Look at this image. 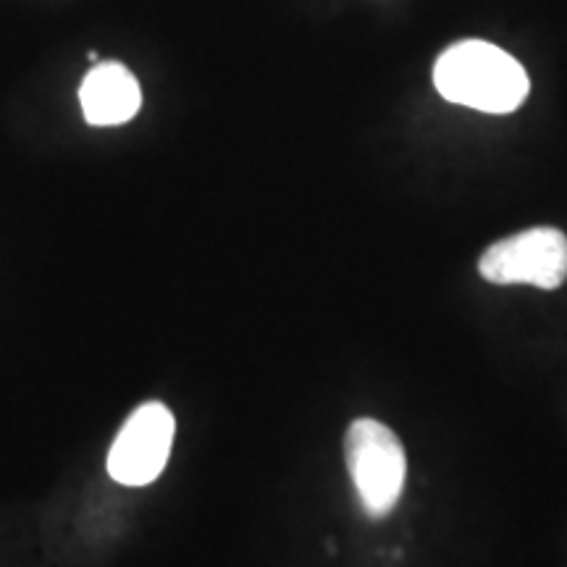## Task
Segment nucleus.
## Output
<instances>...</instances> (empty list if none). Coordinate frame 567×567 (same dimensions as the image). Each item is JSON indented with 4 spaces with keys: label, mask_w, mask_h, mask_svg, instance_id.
<instances>
[{
    "label": "nucleus",
    "mask_w": 567,
    "mask_h": 567,
    "mask_svg": "<svg viewBox=\"0 0 567 567\" xmlns=\"http://www.w3.org/2000/svg\"><path fill=\"white\" fill-rule=\"evenodd\" d=\"M434 84L444 101L484 113H513L530 92L523 63L486 40L446 48L436 59Z\"/></svg>",
    "instance_id": "1"
},
{
    "label": "nucleus",
    "mask_w": 567,
    "mask_h": 567,
    "mask_svg": "<svg viewBox=\"0 0 567 567\" xmlns=\"http://www.w3.org/2000/svg\"><path fill=\"white\" fill-rule=\"evenodd\" d=\"M344 460L360 507L371 520H381L402 499L408 455L400 436L373 417H358L344 434Z\"/></svg>",
    "instance_id": "2"
},
{
    "label": "nucleus",
    "mask_w": 567,
    "mask_h": 567,
    "mask_svg": "<svg viewBox=\"0 0 567 567\" xmlns=\"http://www.w3.org/2000/svg\"><path fill=\"white\" fill-rule=\"evenodd\" d=\"M478 271L492 284H534L557 289L567 279V237L555 226H536L499 239L481 255Z\"/></svg>",
    "instance_id": "3"
},
{
    "label": "nucleus",
    "mask_w": 567,
    "mask_h": 567,
    "mask_svg": "<svg viewBox=\"0 0 567 567\" xmlns=\"http://www.w3.org/2000/svg\"><path fill=\"white\" fill-rule=\"evenodd\" d=\"M176 434L174 413L163 402H142L126 417L109 452V476L122 486H147L168 465Z\"/></svg>",
    "instance_id": "4"
},
{
    "label": "nucleus",
    "mask_w": 567,
    "mask_h": 567,
    "mask_svg": "<svg viewBox=\"0 0 567 567\" xmlns=\"http://www.w3.org/2000/svg\"><path fill=\"white\" fill-rule=\"evenodd\" d=\"M82 113L92 126L132 122L142 105L137 76L118 61H97L80 84Z\"/></svg>",
    "instance_id": "5"
}]
</instances>
